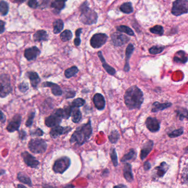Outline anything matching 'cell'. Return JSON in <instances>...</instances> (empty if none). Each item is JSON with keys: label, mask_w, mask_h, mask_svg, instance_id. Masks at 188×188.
Wrapping results in <instances>:
<instances>
[{"label": "cell", "mask_w": 188, "mask_h": 188, "mask_svg": "<svg viewBox=\"0 0 188 188\" xmlns=\"http://www.w3.org/2000/svg\"><path fill=\"white\" fill-rule=\"evenodd\" d=\"M144 100V93L136 85L130 87L124 94L125 104L130 110L140 109Z\"/></svg>", "instance_id": "obj_1"}, {"label": "cell", "mask_w": 188, "mask_h": 188, "mask_svg": "<svg viewBox=\"0 0 188 188\" xmlns=\"http://www.w3.org/2000/svg\"><path fill=\"white\" fill-rule=\"evenodd\" d=\"M91 121L89 119L87 123L83 124L77 128L70 138V143L82 146L90 138L92 134Z\"/></svg>", "instance_id": "obj_2"}, {"label": "cell", "mask_w": 188, "mask_h": 188, "mask_svg": "<svg viewBox=\"0 0 188 188\" xmlns=\"http://www.w3.org/2000/svg\"><path fill=\"white\" fill-rule=\"evenodd\" d=\"M81 14L80 16V21L85 25H92L97 23L98 15L97 13L90 9L88 6V2L85 1L80 7Z\"/></svg>", "instance_id": "obj_3"}, {"label": "cell", "mask_w": 188, "mask_h": 188, "mask_svg": "<svg viewBox=\"0 0 188 188\" xmlns=\"http://www.w3.org/2000/svg\"><path fill=\"white\" fill-rule=\"evenodd\" d=\"M28 148L33 153H43L46 151L47 144L45 141L42 139H32L28 144Z\"/></svg>", "instance_id": "obj_4"}, {"label": "cell", "mask_w": 188, "mask_h": 188, "mask_svg": "<svg viewBox=\"0 0 188 188\" xmlns=\"http://www.w3.org/2000/svg\"><path fill=\"white\" fill-rule=\"evenodd\" d=\"M188 12V0H176L173 3L172 13L176 16Z\"/></svg>", "instance_id": "obj_5"}, {"label": "cell", "mask_w": 188, "mask_h": 188, "mask_svg": "<svg viewBox=\"0 0 188 188\" xmlns=\"http://www.w3.org/2000/svg\"><path fill=\"white\" fill-rule=\"evenodd\" d=\"M70 165V159L68 157H63L55 161L53 166V171L56 173H64Z\"/></svg>", "instance_id": "obj_6"}, {"label": "cell", "mask_w": 188, "mask_h": 188, "mask_svg": "<svg viewBox=\"0 0 188 188\" xmlns=\"http://www.w3.org/2000/svg\"><path fill=\"white\" fill-rule=\"evenodd\" d=\"M108 36L104 33H97L92 36L91 39V45L94 49H98L106 44Z\"/></svg>", "instance_id": "obj_7"}, {"label": "cell", "mask_w": 188, "mask_h": 188, "mask_svg": "<svg viewBox=\"0 0 188 188\" xmlns=\"http://www.w3.org/2000/svg\"><path fill=\"white\" fill-rule=\"evenodd\" d=\"M12 91V87L9 78L6 76L0 78V97L4 98L9 95Z\"/></svg>", "instance_id": "obj_8"}, {"label": "cell", "mask_w": 188, "mask_h": 188, "mask_svg": "<svg viewBox=\"0 0 188 188\" xmlns=\"http://www.w3.org/2000/svg\"><path fill=\"white\" fill-rule=\"evenodd\" d=\"M112 42L116 47L122 46L127 44L130 40V38L126 35L121 34L120 33H114L111 35Z\"/></svg>", "instance_id": "obj_9"}, {"label": "cell", "mask_w": 188, "mask_h": 188, "mask_svg": "<svg viewBox=\"0 0 188 188\" xmlns=\"http://www.w3.org/2000/svg\"><path fill=\"white\" fill-rule=\"evenodd\" d=\"M146 126L148 130L152 132L158 131L160 129V123L158 120L154 117H148L146 120Z\"/></svg>", "instance_id": "obj_10"}, {"label": "cell", "mask_w": 188, "mask_h": 188, "mask_svg": "<svg viewBox=\"0 0 188 188\" xmlns=\"http://www.w3.org/2000/svg\"><path fill=\"white\" fill-rule=\"evenodd\" d=\"M72 130V128L70 127H62L59 125L53 127L50 132V136L53 138H57L59 136L64 135L68 134Z\"/></svg>", "instance_id": "obj_11"}, {"label": "cell", "mask_w": 188, "mask_h": 188, "mask_svg": "<svg viewBox=\"0 0 188 188\" xmlns=\"http://www.w3.org/2000/svg\"><path fill=\"white\" fill-rule=\"evenodd\" d=\"M21 122V117L19 115H16L12 120L9 123L7 130L9 132H15L16 131H18L19 130V127H20Z\"/></svg>", "instance_id": "obj_12"}, {"label": "cell", "mask_w": 188, "mask_h": 188, "mask_svg": "<svg viewBox=\"0 0 188 188\" xmlns=\"http://www.w3.org/2000/svg\"><path fill=\"white\" fill-rule=\"evenodd\" d=\"M22 156L23 158L24 161L28 166L32 168H36L39 165L38 161L28 152H24L23 153H22Z\"/></svg>", "instance_id": "obj_13"}, {"label": "cell", "mask_w": 188, "mask_h": 188, "mask_svg": "<svg viewBox=\"0 0 188 188\" xmlns=\"http://www.w3.org/2000/svg\"><path fill=\"white\" fill-rule=\"evenodd\" d=\"M154 146V142L152 140L147 141L143 146L141 150L140 158L141 160H144L147 157V156L150 154L151 151L152 150Z\"/></svg>", "instance_id": "obj_14"}, {"label": "cell", "mask_w": 188, "mask_h": 188, "mask_svg": "<svg viewBox=\"0 0 188 188\" xmlns=\"http://www.w3.org/2000/svg\"><path fill=\"white\" fill-rule=\"evenodd\" d=\"M61 120L62 118L54 113L45 119V124L47 127H53L59 125Z\"/></svg>", "instance_id": "obj_15"}, {"label": "cell", "mask_w": 188, "mask_h": 188, "mask_svg": "<svg viewBox=\"0 0 188 188\" xmlns=\"http://www.w3.org/2000/svg\"><path fill=\"white\" fill-rule=\"evenodd\" d=\"M93 103L95 107L98 110H102L106 106V100L103 95L100 93H96L93 97Z\"/></svg>", "instance_id": "obj_16"}, {"label": "cell", "mask_w": 188, "mask_h": 188, "mask_svg": "<svg viewBox=\"0 0 188 188\" xmlns=\"http://www.w3.org/2000/svg\"><path fill=\"white\" fill-rule=\"evenodd\" d=\"M40 51L38 48L36 47L26 49L24 51V56L28 61L35 60L40 54Z\"/></svg>", "instance_id": "obj_17"}, {"label": "cell", "mask_w": 188, "mask_h": 188, "mask_svg": "<svg viewBox=\"0 0 188 188\" xmlns=\"http://www.w3.org/2000/svg\"><path fill=\"white\" fill-rule=\"evenodd\" d=\"M134 47L132 44L128 45L126 49V60H125V64L124 66V70L125 72H129L130 69L129 65V60L132 55V54L134 51Z\"/></svg>", "instance_id": "obj_18"}, {"label": "cell", "mask_w": 188, "mask_h": 188, "mask_svg": "<svg viewBox=\"0 0 188 188\" xmlns=\"http://www.w3.org/2000/svg\"><path fill=\"white\" fill-rule=\"evenodd\" d=\"M123 175L124 178L128 182H132L134 180V176L132 172L131 165L127 163L124 165L123 169Z\"/></svg>", "instance_id": "obj_19"}, {"label": "cell", "mask_w": 188, "mask_h": 188, "mask_svg": "<svg viewBox=\"0 0 188 188\" xmlns=\"http://www.w3.org/2000/svg\"><path fill=\"white\" fill-rule=\"evenodd\" d=\"M98 55L99 56V58L100 61H101L102 63V66H103V68L106 71V72L108 74H109V75H112V76L114 75L115 74H116V70H115L114 68H112V66H110V65H108L106 63V60L103 57L102 52L101 51H99L98 53Z\"/></svg>", "instance_id": "obj_20"}, {"label": "cell", "mask_w": 188, "mask_h": 188, "mask_svg": "<svg viewBox=\"0 0 188 188\" xmlns=\"http://www.w3.org/2000/svg\"><path fill=\"white\" fill-rule=\"evenodd\" d=\"M43 86L45 87H50L51 89L53 94L56 96H61L62 94L61 89L60 87V86L56 83L50 82H46L43 83Z\"/></svg>", "instance_id": "obj_21"}, {"label": "cell", "mask_w": 188, "mask_h": 188, "mask_svg": "<svg viewBox=\"0 0 188 188\" xmlns=\"http://www.w3.org/2000/svg\"><path fill=\"white\" fill-rule=\"evenodd\" d=\"M72 108V107L71 106H68L67 107H65L64 109H57L56 110L55 114L61 117L62 119H68L71 117Z\"/></svg>", "instance_id": "obj_22"}, {"label": "cell", "mask_w": 188, "mask_h": 188, "mask_svg": "<svg viewBox=\"0 0 188 188\" xmlns=\"http://www.w3.org/2000/svg\"><path fill=\"white\" fill-rule=\"evenodd\" d=\"M172 105V104L169 102L167 103H160L158 102H155L153 103L151 112L153 113H157V112L162 111L165 109L168 108Z\"/></svg>", "instance_id": "obj_23"}, {"label": "cell", "mask_w": 188, "mask_h": 188, "mask_svg": "<svg viewBox=\"0 0 188 188\" xmlns=\"http://www.w3.org/2000/svg\"><path fill=\"white\" fill-rule=\"evenodd\" d=\"M169 166L165 162H163L158 167L155 168V171H156V176L158 178L163 177L167 172Z\"/></svg>", "instance_id": "obj_24"}, {"label": "cell", "mask_w": 188, "mask_h": 188, "mask_svg": "<svg viewBox=\"0 0 188 188\" xmlns=\"http://www.w3.org/2000/svg\"><path fill=\"white\" fill-rule=\"evenodd\" d=\"M174 61L176 63L185 64L188 61V57L184 51L180 50L176 52L174 56Z\"/></svg>", "instance_id": "obj_25"}, {"label": "cell", "mask_w": 188, "mask_h": 188, "mask_svg": "<svg viewBox=\"0 0 188 188\" xmlns=\"http://www.w3.org/2000/svg\"><path fill=\"white\" fill-rule=\"evenodd\" d=\"M33 38L35 41H46L48 39V35L46 31L41 30L35 33Z\"/></svg>", "instance_id": "obj_26"}, {"label": "cell", "mask_w": 188, "mask_h": 188, "mask_svg": "<svg viewBox=\"0 0 188 188\" xmlns=\"http://www.w3.org/2000/svg\"><path fill=\"white\" fill-rule=\"evenodd\" d=\"M28 76L30 78L32 85L34 88H36L40 81L38 74L35 72H30L28 73Z\"/></svg>", "instance_id": "obj_27"}, {"label": "cell", "mask_w": 188, "mask_h": 188, "mask_svg": "<svg viewBox=\"0 0 188 188\" xmlns=\"http://www.w3.org/2000/svg\"><path fill=\"white\" fill-rule=\"evenodd\" d=\"M71 116L72 117V120L75 123H78L82 118V114L78 108L72 107Z\"/></svg>", "instance_id": "obj_28"}, {"label": "cell", "mask_w": 188, "mask_h": 188, "mask_svg": "<svg viewBox=\"0 0 188 188\" xmlns=\"http://www.w3.org/2000/svg\"><path fill=\"white\" fill-rule=\"evenodd\" d=\"M137 156V153L134 149H131L129 151L126 153L124 156L123 157V158L121 159V162H126L128 161L134 159L136 158Z\"/></svg>", "instance_id": "obj_29"}, {"label": "cell", "mask_w": 188, "mask_h": 188, "mask_svg": "<svg viewBox=\"0 0 188 188\" xmlns=\"http://www.w3.org/2000/svg\"><path fill=\"white\" fill-rule=\"evenodd\" d=\"M54 30L53 32L55 34H58L64 29V24L61 19H57L53 23Z\"/></svg>", "instance_id": "obj_30"}, {"label": "cell", "mask_w": 188, "mask_h": 188, "mask_svg": "<svg viewBox=\"0 0 188 188\" xmlns=\"http://www.w3.org/2000/svg\"><path fill=\"white\" fill-rule=\"evenodd\" d=\"M17 178L20 182L26 184L30 186H31L32 185V181L30 179V177L26 176L25 174L23 173L22 172L19 173L18 174Z\"/></svg>", "instance_id": "obj_31"}, {"label": "cell", "mask_w": 188, "mask_h": 188, "mask_svg": "<svg viewBox=\"0 0 188 188\" xmlns=\"http://www.w3.org/2000/svg\"><path fill=\"white\" fill-rule=\"evenodd\" d=\"M121 11L126 14H130L133 12V7L131 2H125L122 4L120 7Z\"/></svg>", "instance_id": "obj_32"}, {"label": "cell", "mask_w": 188, "mask_h": 188, "mask_svg": "<svg viewBox=\"0 0 188 188\" xmlns=\"http://www.w3.org/2000/svg\"><path fill=\"white\" fill-rule=\"evenodd\" d=\"M120 137V135L119 132H118V131H117V130H113L110 134V135L108 136V138H109V141L112 144H115L119 140Z\"/></svg>", "instance_id": "obj_33"}, {"label": "cell", "mask_w": 188, "mask_h": 188, "mask_svg": "<svg viewBox=\"0 0 188 188\" xmlns=\"http://www.w3.org/2000/svg\"><path fill=\"white\" fill-rule=\"evenodd\" d=\"M78 71L79 70L76 66H72L65 71V77L68 78H70L71 77L75 76L78 72Z\"/></svg>", "instance_id": "obj_34"}, {"label": "cell", "mask_w": 188, "mask_h": 188, "mask_svg": "<svg viewBox=\"0 0 188 188\" xmlns=\"http://www.w3.org/2000/svg\"><path fill=\"white\" fill-rule=\"evenodd\" d=\"M72 38V33L69 30H65L60 34V39L64 42L69 41Z\"/></svg>", "instance_id": "obj_35"}, {"label": "cell", "mask_w": 188, "mask_h": 188, "mask_svg": "<svg viewBox=\"0 0 188 188\" xmlns=\"http://www.w3.org/2000/svg\"><path fill=\"white\" fill-rule=\"evenodd\" d=\"M117 30L120 32L125 33L130 36H134V33L131 28L125 26H117Z\"/></svg>", "instance_id": "obj_36"}, {"label": "cell", "mask_w": 188, "mask_h": 188, "mask_svg": "<svg viewBox=\"0 0 188 188\" xmlns=\"http://www.w3.org/2000/svg\"><path fill=\"white\" fill-rule=\"evenodd\" d=\"M65 6V2L60 1H55H55L53 2L51 5V7L52 8L59 11L64 9Z\"/></svg>", "instance_id": "obj_37"}, {"label": "cell", "mask_w": 188, "mask_h": 188, "mask_svg": "<svg viewBox=\"0 0 188 188\" xmlns=\"http://www.w3.org/2000/svg\"><path fill=\"white\" fill-rule=\"evenodd\" d=\"M150 32L152 33L160 35V36L163 35L164 33V30H163V26H159V25H157V26H153L152 28H150Z\"/></svg>", "instance_id": "obj_38"}, {"label": "cell", "mask_w": 188, "mask_h": 188, "mask_svg": "<svg viewBox=\"0 0 188 188\" xmlns=\"http://www.w3.org/2000/svg\"><path fill=\"white\" fill-rule=\"evenodd\" d=\"M9 11L8 3L5 1H2L0 2V13L3 16L6 15Z\"/></svg>", "instance_id": "obj_39"}, {"label": "cell", "mask_w": 188, "mask_h": 188, "mask_svg": "<svg viewBox=\"0 0 188 188\" xmlns=\"http://www.w3.org/2000/svg\"><path fill=\"white\" fill-rule=\"evenodd\" d=\"M183 132H184L183 127H180L179 129L174 130L173 131L168 133V136L171 138H176L182 135Z\"/></svg>", "instance_id": "obj_40"}, {"label": "cell", "mask_w": 188, "mask_h": 188, "mask_svg": "<svg viewBox=\"0 0 188 188\" xmlns=\"http://www.w3.org/2000/svg\"><path fill=\"white\" fill-rule=\"evenodd\" d=\"M110 156L114 166L117 167L118 165V156L114 148H112V150L110 151Z\"/></svg>", "instance_id": "obj_41"}, {"label": "cell", "mask_w": 188, "mask_h": 188, "mask_svg": "<svg viewBox=\"0 0 188 188\" xmlns=\"http://www.w3.org/2000/svg\"><path fill=\"white\" fill-rule=\"evenodd\" d=\"M177 116L179 118L180 120H183L184 119H187L188 117V111L186 109H178L176 111Z\"/></svg>", "instance_id": "obj_42"}, {"label": "cell", "mask_w": 188, "mask_h": 188, "mask_svg": "<svg viewBox=\"0 0 188 188\" xmlns=\"http://www.w3.org/2000/svg\"><path fill=\"white\" fill-rule=\"evenodd\" d=\"M85 101L81 98H77L72 102L71 106L72 107H76V108H79L85 104Z\"/></svg>", "instance_id": "obj_43"}, {"label": "cell", "mask_w": 188, "mask_h": 188, "mask_svg": "<svg viewBox=\"0 0 188 188\" xmlns=\"http://www.w3.org/2000/svg\"><path fill=\"white\" fill-rule=\"evenodd\" d=\"M165 49V47L163 46H153L151 47L149 50V52L151 54H158L159 53H162Z\"/></svg>", "instance_id": "obj_44"}, {"label": "cell", "mask_w": 188, "mask_h": 188, "mask_svg": "<svg viewBox=\"0 0 188 188\" xmlns=\"http://www.w3.org/2000/svg\"><path fill=\"white\" fill-rule=\"evenodd\" d=\"M82 28H79L78 30H76V38L75 39V40H74V44L76 46V47H78L80 44H81V39H80V35L82 33Z\"/></svg>", "instance_id": "obj_45"}, {"label": "cell", "mask_w": 188, "mask_h": 188, "mask_svg": "<svg viewBox=\"0 0 188 188\" xmlns=\"http://www.w3.org/2000/svg\"><path fill=\"white\" fill-rule=\"evenodd\" d=\"M35 117V113L33 112L32 113L30 114L28 120H26V125L27 127H30L33 124V119Z\"/></svg>", "instance_id": "obj_46"}, {"label": "cell", "mask_w": 188, "mask_h": 188, "mask_svg": "<svg viewBox=\"0 0 188 188\" xmlns=\"http://www.w3.org/2000/svg\"><path fill=\"white\" fill-rule=\"evenodd\" d=\"M18 88L19 91L22 92H26L28 89L29 87L28 85H26L25 83H22L18 86Z\"/></svg>", "instance_id": "obj_47"}, {"label": "cell", "mask_w": 188, "mask_h": 188, "mask_svg": "<svg viewBox=\"0 0 188 188\" xmlns=\"http://www.w3.org/2000/svg\"><path fill=\"white\" fill-rule=\"evenodd\" d=\"M28 4V6L32 9H36L38 6V3L37 0H30Z\"/></svg>", "instance_id": "obj_48"}, {"label": "cell", "mask_w": 188, "mask_h": 188, "mask_svg": "<svg viewBox=\"0 0 188 188\" xmlns=\"http://www.w3.org/2000/svg\"><path fill=\"white\" fill-rule=\"evenodd\" d=\"M43 134H44L43 131L40 129H37L34 132L32 133V134L33 135L40 136L43 135Z\"/></svg>", "instance_id": "obj_49"}, {"label": "cell", "mask_w": 188, "mask_h": 188, "mask_svg": "<svg viewBox=\"0 0 188 188\" xmlns=\"http://www.w3.org/2000/svg\"><path fill=\"white\" fill-rule=\"evenodd\" d=\"M151 168V165L150 163V162L146 161L144 163V171H147L150 170Z\"/></svg>", "instance_id": "obj_50"}, {"label": "cell", "mask_w": 188, "mask_h": 188, "mask_svg": "<svg viewBox=\"0 0 188 188\" xmlns=\"http://www.w3.org/2000/svg\"><path fill=\"white\" fill-rule=\"evenodd\" d=\"M76 95V92L75 91L68 92L67 94H66V98H72L75 97Z\"/></svg>", "instance_id": "obj_51"}, {"label": "cell", "mask_w": 188, "mask_h": 188, "mask_svg": "<svg viewBox=\"0 0 188 188\" xmlns=\"http://www.w3.org/2000/svg\"><path fill=\"white\" fill-rule=\"evenodd\" d=\"M5 23L3 21L0 20V34L4 32L5 28Z\"/></svg>", "instance_id": "obj_52"}, {"label": "cell", "mask_w": 188, "mask_h": 188, "mask_svg": "<svg viewBox=\"0 0 188 188\" xmlns=\"http://www.w3.org/2000/svg\"><path fill=\"white\" fill-rule=\"evenodd\" d=\"M0 121L2 123H4L6 121V117L1 110H0Z\"/></svg>", "instance_id": "obj_53"}, {"label": "cell", "mask_w": 188, "mask_h": 188, "mask_svg": "<svg viewBox=\"0 0 188 188\" xmlns=\"http://www.w3.org/2000/svg\"><path fill=\"white\" fill-rule=\"evenodd\" d=\"M26 136V133L25 131H24L23 130H22L19 132V138L23 140Z\"/></svg>", "instance_id": "obj_54"}, {"label": "cell", "mask_w": 188, "mask_h": 188, "mask_svg": "<svg viewBox=\"0 0 188 188\" xmlns=\"http://www.w3.org/2000/svg\"><path fill=\"white\" fill-rule=\"evenodd\" d=\"M114 188H127V186L120 184H119V185L115 186Z\"/></svg>", "instance_id": "obj_55"}, {"label": "cell", "mask_w": 188, "mask_h": 188, "mask_svg": "<svg viewBox=\"0 0 188 188\" xmlns=\"http://www.w3.org/2000/svg\"><path fill=\"white\" fill-rule=\"evenodd\" d=\"M25 0H13V2L16 3H21L22 2H24Z\"/></svg>", "instance_id": "obj_56"}, {"label": "cell", "mask_w": 188, "mask_h": 188, "mask_svg": "<svg viewBox=\"0 0 188 188\" xmlns=\"http://www.w3.org/2000/svg\"><path fill=\"white\" fill-rule=\"evenodd\" d=\"M5 173V171L4 170H2V169H0V176L3 175Z\"/></svg>", "instance_id": "obj_57"}, {"label": "cell", "mask_w": 188, "mask_h": 188, "mask_svg": "<svg viewBox=\"0 0 188 188\" xmlns=\"http://www.w3.org/2000/svg\"><path fill=\"white\" fill-rule=\"evenodd\" d=\"M18 186V187H20V186H21V187H25V186H23V185H19Z\"/></svg>", "instance_id": "obj_58"}, {"label": "cell", "mask_w": 188, "mask_h": 188, "mask_svg": "<svg viewBox=\"0 0 188 188\" xmlns=\"http://www.w3.org/2000/svg\"><path fill=\"white\" fill-rule=\"evenodd\" d=\"M55 1H64V2H65V1H68V0H55Z\"/></svg>", "instance_id": "obj_59"}]
</instances>
